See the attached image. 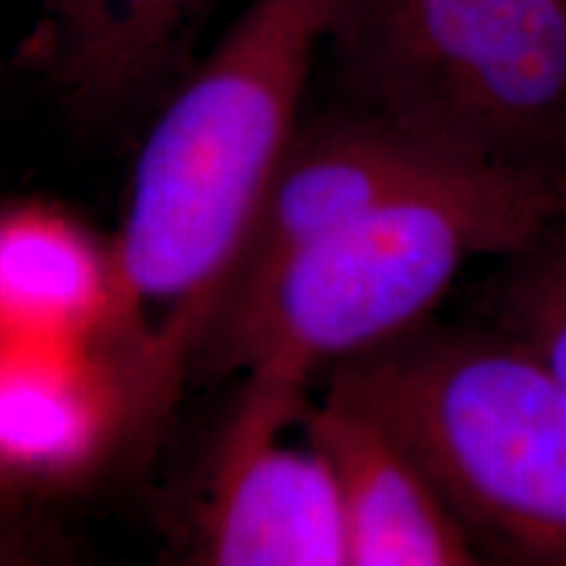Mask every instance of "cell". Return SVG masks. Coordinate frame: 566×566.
Masks as SVG:
<instances>
[{"instance_id":"obj_1","label":"cell","mask_w":566,"mask_h":566,"mask_svg":"<svg viewBox=\"0 0 566 566\" xmlns=\"http://www.w3.org/2000/svg\"><path fill=\"white\" fill-rule=\"evenodd\" d=\"M338 0H252L181 84L134 163L101 346L129 441L171 415L250 242Z\"/></svg>"},{"instance_id":"obj_2","label":"cell","mask_w":566,"mask_h":566,"mask_svg":"<svg viewBox=\"0 0 566 566\" xmlns=\"http://www.w3.org/2000/svg\"><path fill=\"white\" fill-rule=\"evenodd\" d=\"M564 216V184L451 171L283 260L226 304L205 349L244 378L310 386L428 323L467 263L504 258Z\"/></svg>"},{"instance_id":"obj_3","label":"cell","mask_w":566,"mask_h":566,"mask_svg":"<svg viewBox=\"0 0 566 566\" xmlns=\"http://www.w3.org/2000/svg\"><path fill=\"white\" fill-rule=\"evenodd\" d=\"M328 394L412 451L483 564L566 566V384L525 344L422 323L334 367Z\"/></svg>"},{"instance_id":"obj_4","label":"cell","mask_w":566,"mask_h":566,"mask_svg":"<svg viewBox=\"0 0 566 566\" xmlns=\"http://www.w3.org/2000/svg\"><path fill=\"white\" fill-rule=\"evenodd\" d=\"M325 48L349 111L566 187V0H338Z\"/></svg>"},{"instance_id":"obj_5","label":"cell","mask_w":566,"mask_h":566,"mask_svg":"<svg viewBox=\"0 0 566 566\" xmlns=\"http://www.w3.org/2000/svg\"><path fill=\"white\" fill-rule=\"evenodd\" d=\"M307 386L244 378L216 446L197 562L218 566H349L338 488L307 428Z\"/></svg>"},{"instance_id":"obj_6","label":"cell","mask_w":566,"mask_h":566,"mask_svg":"<svg viewBox=\"0 0 566 566\" xmlns=\"http://www.w3.org/2000/svg\"><path fill=\"white\" fill-rule=\"evenodd\" d=\"M462 168L470 166L349 108L302 124L268 189L221 310L294 252L378 205Z\"/></svg>"},{"instance_id":"obj_7","label":"cell","mask_w":566,"mask_h":566,"mask_svg":"<svg viewBox=\"0 0 566 566\" xmlns=\"http://www.w3.org/2000/svg\"><path fill=\"white\" fill-rule=\"evenodd\" d=\"M304 428L334 472L349 566L483 564L424 467L375 417L325 394Z\"/></svg>"},{"instance_id":"obj_8","label":"cell","mask_w":566,"mask_h":566,"mask_svg":"<svg viewBox=\"0 0 566 566\" xmlns=\"http://www.w3.org/2000/svg\"><path fill=\"white\" fill-rule=\"evenodd\" d=\"M122 438L129 409L101 344L0 334V478L76 480Z\"/></svg>"},{"instance_id":"obj_9","label":"cell","mask_w":566,"mask_h":566,"mask_svg":"<svg viewBox=\"0 0 566 566\" xmlns=\"http://www.w3.org/2000/svg\"><path fill=\"white\" fill-rule=\"evenodd\" d=\"M30 59L76 108H111L160 74L205 0H38Z\"/></svg>"},{"instance_id":"obj_10","label":"cell","mask_w":566,"mask_h":566,"mask_svg":"<svg viewBox=\"0 0 566 566\" xmlns=\"http://www.w3.org/2000/svg\"><path fill=\"white\" fill-rule=\"evenodd\" d=\"M113 307V254L53 208L0 218V334L103 342Z\"/></svg>"},{"instance_id":"obj_11","label":"cell","mask_w":566,"mask_h":566,"mask_svg":"<svg viewBox=\"0 0 566 566\" xmlns=\"http://www.w3.org/2000/svg\"><path fill=\"white\" fill-rule=\"evenodd\" d=\"M495 263L478 321L525 344L566 384V216Z\"/></svg>"},{"instance_id":"obj_12","label":"cell","mask_w":566,"mask_h":566,"mask_svg":"<svg viewBox=\"0 0 566 566\" xmlns=\"http://www.w3.org/2000/svg\"><path fill=\"white\" fill-rule=\"evenodd\" d=\"M0 554H6V551H0Z\"/></svg>"}]
</instances>
